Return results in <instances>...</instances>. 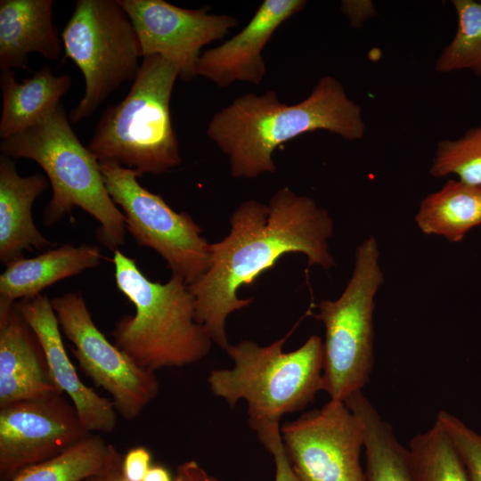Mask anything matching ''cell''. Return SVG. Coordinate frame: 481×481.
<instances>
[{
  "mask_svg": "<svg viewBox=\"0 0 481 481\" xmlns=\"http://www.w3.org/2000/svg\"><path fill=\"white\" fill-rule=\"evenodd\" d=\"M230 224L229 233L211 243L208 270L189 285L197 322L224 350L230 345L228 316L253 301L238 296L242 286L253 284L289 253L306 255L308 266L330 270L335 265L328 243L333 233L329 212L288 187L279 189L267 204L242 202L232 212Z\"/></svg>",
  "mask_w": 481,
  "mask_h": 481,
  "instance_id": "6da1fadb",
  "label": "cell"
},
{
  "mask_svg": "<svg viewBox=\"0 0 481 481\" xmlns=\"http://www.w3.org/2000/svg\"><path fill=\"white\" fill-rule=\"evenodd\" d=\"M325 130L345 140L363 139L362 109L334 77L320 78L300 102L287 105L267 90L237 97L211 118L207 135L228 157L234 178L274 173V150L303 134Z\"/></svg>",
  "mask_w": 481,
  "mask_h": 481,
  "instance_id": "7a4b0ae2",
  "label": "cell"
},
{
  "mask_svg": "<svg viewBox=\"0 0 481 481\" xmlns=\"http://www.w3.org/2000/svg\"><path fill=\"white\" fill-rule=\"evenodd\" d=\"M112 262L118 289L135 307L134 315H124L116 323L113 344L154 371L203 359L213 342L196 320L189 285L175 275L164 283L151 281L135 260L119 249L114 251Z\"/></svg>",
  "mask_w": 481,
  "mask_h": 481,
  "instance_id": "3957f363",
  "label": "cell"
},
{
  "mask_svg": "<svg viewBox=\"0 0 481 481\" xmlns=\"http://www.w3.org/2000/svg\"><path fill=\"white\" fill-rule=\"evenodd\" d=\"M0 151L12 159H32L45 171L53 191L45 225L77 207L99 222L102 245L115 251L124 243V215L107 191L100 161L74 133L61 103L29 128L2 140Z\"/></svg>",
  "mask_w": 481,
  "mask_h": 481,
  "instance_id": "277c9868",
  "label": "cell"
},
{
  "mask_svg": "<svg viewBox=\"0 0 481 481\" xmlns=\"http://www.w3.org/2000/svg\"><path fill=\"white\" fill-rule=\"evenodd\" d=\"M179 68L160 55L143 57L128 94L101 116L87 145L99 161L162 175L182 162L170 99Z\"/></svg>",
  "mask_w": 481,
  "mask_h": 481,
  "instance_id": "5b68a950",
  "label": "cell"
},
{
  "mask_svg": "<svg viewBox=\"0 0 481 481\" xmlns=\"http://www.w3.org/2000/svg\"><path fill=\"white\" fill-rule=\"evenodd\" d=\"M290 333L268 346L250 340L229 345L231 369L214 370L208 383L214 395L233 407L248 404L250 427L280 422L281 416L303 410L323 390V342L310 336L298 349L284 352Z\"/></svg>",
  "mask_w": 481,
  "mask_h": 481,
  "instance_id": "8992f818",
  "label": "cell"
},
{
  "mask_svg": "<svg viewBox=\"0 0 481 481\" xmlns=\"http://www.w3.org/2000/svg\"><path fill=\"white\" fill-rule=\"evenodd\" d=\"M373 236L355 251L352 275L339 298L323 299L315 318L325 329L323 390L330 400L345 401L368 383L373 368L375 295L384 281Z\"/></svg>",
  "mask_w": 481,
  "mask_h": 481,
  "instance_id": "52a82bcc",
  "label": "cell"
},
{
  "mask_svg": "<svg viewBox=\"0 0 481 481\" xmlns=\"http://www.w3.org/2000/svg\"><path fill=\"white\" fill-rule=\"evenodd\" d=\"M61 37L64 57L77 65L85 78L84 96L69 115V122L77 124L124 82L135 80L142 50L118 0H77Z\"/></svg>",
  "mask_w": 481,
  "mask_h": 481,
  "instance_id": "ba28073f",
  "label": "cell"
},
{
  "mask_svg": "<svg viewBox=\"0 0 481 481\" xmlns=\"http://www.w3.org/2000/svg\"><path fill=\"white\" fill-rule=\"evenodd\" d=\"M107 191L125 217L126 229L141 247L156 251L172 275L188 285L208 268L211 243L186 212H176L160 195L142 186L135 170L111 161H100Z\"/></svg>",
  "mask_w": 481,
  "mask_h": 481,
  "instance_id": "9c48e42d",
  "label": "cell"
},
{
  "mask_svg": "<svg viewBox=\"0 0 481 481\" xmlns=\"http://www.w3.org/2000/svg\"><path fill=\"white\" fill-rule=\"evenodd\" d=\"M51 302L81 369L110 395L120 416L128 420L137 418L158 395L155 371L137 364L106 338L94 322L81 293L69 292Z\"/></svg>",
  "mask_w": 481,
  "mask_h": 481,
  "instance_id": "30bf717a",
  "label": "cell"
},
{
  "mask_svg": "<svg viewBox=\"0 0 481 481\" xmlns=\"http://www.w3.org/2000/svg\"><path fill=\"white\" fill-rule=\"evenodd\" d=\"M280 429L299 481H366L360 462L363 427L344 401L330 399Z\"/></svg>",
  "mask_w": 481,
  "mask_h": 481,
  "instance_id": "8fae6325",
  "label": "cell"
},
{
  "mask_svg": "<svg viewBox=\"0 0 481 481\" xmlns=\"http://www.w3.org/2000/svg\"><path fill=\"white\" fill-rule=\"evenodd\" d=\"M90 433L63 394L0 407L2 481L58 455Z\"/></svg>",
  "mask_w": 481,
  "mask_h": 481,
  "instance_id": "7c38bea8",
  "label": "cell"
},
{
  "mask_svg": "<svg viewBox=\"0 0 481 481\" xmlns=\"http://www.w3.org/2000/svg\"><path fill=\"white\" fill-rule=\"evenodd\" d=\"M139 39L143 58L160 55L179 68V77H197L201 48L223 38L236 27V18L212 14L208 8L185 9L163 0H118Z\"/></svg>",
  "mask_w": 481,
  "mask_h": 481,
  "instance_id": "4fadbf2b",
  "label": "cell"
},
{
  "mask_svg": "<svg viewBox=\"0 0 481 481\" xmlns=\"http://www.w3.org/2000/svg\"><path fill=\"white\" fill-rule=\"evenodd\" d=\"M306 5L305 0H265L238 34L200 54L196 75L222 88L236 81L259 85L266 69L263 49L277 29Z\"/></svg>",
  "mask_w": 481,
  "mask_h": 481,
  "instance_id": "5bb4252c",
  "label": "cell"
},
{
  "mask_svg": "<svg viewBox=\"0 0 481 481\" xmlns=\"http://www.w3.org/2000/svg\"><path fill=\"white\" fill-rule=\"evenodd\" d=\"M21 315L37 337L51 378L65 393L89 432H111L118 422L112 401L85 385L69 360L61 335V327L51 299L43 294L16 302Z\"/></svg>",
  "mask_w": 481,
  "mask_h": 481,
  "instance_id": "9a60e30c",
  "label": "cell"
},
{
  "mask_svg": "<svg viewBox=\"0 0 481 481\" xmlns=\"http://www.w3.org/2000/svg\"><path fill=\"white\" fill-rule=\"evenodd\" d=\"M59 393L41 344L16 302L0 300V407Z\"/></svg>",
  "mask_w": 481,
  "mask_h": 481,
  "instance_id": "2e32d148",
  "label": "cell"
},
{
  "mask_svg": "<svg viewBox=\"0 0 481 481\" xmlns=\"http://www.w3.org/2000/svg\"><path fill=\"white\" fill-rule=\"evenodd\" d=\"M39 173L20 175L14 159L0 156V261L8 265L23 258L25 251H46L54 247L36 226L32 207L48 187Z\"/></svg>",
  "mask_w": 481,
  "mask_h": 481,
  "instance_id": "e0dca14e",
  "label": "cell"
},
{
  "mask_svg": "<svg viewBox=\"0 0 481 481\" xmlns=\"http://www.w3.org/2000/svg\"><path fill=\"white\" fill-rule=\"evenodd\" d=\"M53 0L0 1V69H28L30 53L48 61L61 54Z\"/></svg>",
  "mask_w": 481,
  "mask_h": 481,
  "instance_id": "ac0fdd59",
  "label": "cell"
},
{
  "mask_svg": "<svg viewBox=\"0 0 481 481\" xmlns=\"http://www.w3.org/2000/svg\"><path fill=\"white\" fill-rule=\"evenodd\" d=\"M102 257L97 245L65 244L32 258L15 260L0 275V300L33 298L62 279L97 267Z\"/></svg>",
  "mask_w": 481,
  "mask_h": 481,
  "instance_id": "d6986e66",
  "label": "cell"
},
{
  "mask_svg": "<svg viewBox=\"0 0 481 481\" xmlns=\"http://www.w3.org/2000/svg\"><path fill=\"white\" fill-rule=\"evenodd\" d=\"M71 86L67 74L55 75L46 65L31 77L17 81L13 69L1 70L3 108L0 137L4 140L42 119L61 102Z\"/></svg>",
  "mask_w": 481,
  "mask_h": 481,
  "instance_id": "ffe728a7",
  "label": "cell"
},
{
  "mask_svg": "<svg viewBox=\"0 0 481 481\" xmlns=\"http://www.w3.org/2000/svg\"><path fill=\"white\" fill-rule=\"evenodd\" d=\"M415 221L425 234L461 240L481 224V186L448 180L437 192L422 200Z\"/></svg>",
  "mask_w": 481,
  "mask_h": 481,
  "instance_id": "44dd1931",
  "label": "cell"
},
{
  "mask_svg": "<svg viewBox=\"0 0 481 481\" xmlns=\"http://www.w3.org/2000/svg\"><path fill=\"white\" fill-rule=\"evenodd\" d=\"M344 402L363 427L366 481H412L408 449L363 391L351 394Z\"/></svg>",
  "mask_w": 481,
  "mask_h": 481,
  "instance_id": "7402d4cb",
  "label": "cell"
},
{
  "mask_svg": "<svg viewBox=\"0 0 481 481\" xmlns=\"http://www.w3.org/2000/svg\"><path fill=\"white\" fill-rule=\"evenodd\" d=\"M122 469L115 447L99 435H89L62 452L31 465L10 481H83Z\"/></svg>",
  "mask_w": 481,
  "mask_h": 481,
  "instance_id": "603a6c76",
  "label": "cell"
},
{
  "mask_svg": "<svg viewBox=\"0 0 481 481\" xmlns=\"http://www.w3.org/2000/svg\"><path fill=\"white\" fill-rule=\"evenodd\" d=\"M407 449L412 481H469L455 447L437 423L414 436Z\"/></svg>",
  "mask_w": 481,
  "mask_h": 481,
  "instance_id": "cb8c5ba5",
  "label": "cell"
},
{
  "mask_svg": "<svg viewBox=\"0 0 481 481\" xmlns=\"http://www.w3.org/2000/svg\"><path fill=\"white\" fill-rule=\"evenodd\" d=\"M457 29L436 62V70L450 73L470 70L481 76V2L453 0Z\"/></svg>",
  "mask_w": 481,
  "mask_h": 481,
  "instance_id": "d4e9b609",
  "label": "cell"
},
{
  "mask_svg": "<svg viewBox=\"0 0 481 481\" xmlns=\"http://www.w3.org/2000/svg\"><path fill=\"white\" fill-rule=\"evenodd\" d=\"M429 173L434 177L456 175L460 181L481 186V125L454 140H442Z\"/></svg>",
  "mask_w": 481,
  "mask_h": 481,
  "instance_id": "484cf974",
  "label": "cell"
},
{
  "mask_svg": "<svg viewBox=\"0 0 481 481\" xmlns=\"http://www.w3.org/2000/svg\"><path fill=\"white\" fill-rule=\"evenodd\" d=\"M437 423L449 436L469 481H481V435L450 412L441 411Z\"/></svg>",
  "mask_w": 481,
  "mask_h": 481,
  "instance_id": "4316f807",
  "label": "cell"
},
{
  "mask_svg": "<svg viewBox=\"0 0 481 481\" xmlns=\"http://www.w3.org/2000/svg\"><path fill=\"white\" fill-rule=\"evenodd\" d=\"M251 428L257 431L260 442L273 457L274 481H299L286 453L279 422H261Z\"/></svg>",
  "mask_w": 481,
  "mask_h": 481,
  "instance_id": "83f0119b",
  "label": "cell"
},
{
  "mask_svg": "<svg viewBox=\"0 0 481 481\" xmlns=\"http://www.w3.org/2000/svg\"><path fill=\"white\" fill-rule=\"evenodd\" d=\"M151 454L144 447L131 449L122 462V475L127 481H143L150 469Z\"/></svg>",
  "mask_w": 481,
  "mask_h": 481,
  "instance_id": "f1b7e54d",
  "label": "cell"
},
{
  "mask_svg": "<svg viewBox=\"0 0 481 481\" xmlns=\"http://www.w3.org/2000/svg\"><path fill=\"white\" fill-rule=\"evenodd\" d=\"M93 481H127L122 475V469L101 477H95ZM174 481H221L209 475L198 462L189 461L182 463L176 469Z\"/></svg>",
  "mask_w": 481,
  "mask_h": 481,
  "instance_id": "f546056e",
  "label": "cell"
},
{
  "mask_svg": "<svg viewBox=\"0 0 481 481\" xmlns=\"http://www.w3.org/2000/svg\"><path fill=\"white\" fill-rule=\"evenodd\" d=\"M342 12L347 16L350 24L354 27L361 26L365 20L376 14L371 1H343Z\"/></svg>",
  "mask_w": 481,
  "mask_h": 481,
  "instance_id": "4dcf8cb0",
  "label": "cell"
},
{
  "mask_svg": "<svg viewBox=\"0 0 481 481\" xmlns=\"http://www.w3.org/2000/svg\"><path fill=\"white\" fill-rule=\"evenodd\" d=\"M143 481H171L169 473L162 467H151Z\"/></svg>",
  "mask_w": 481,
  "mask_h": 481,
  "instance_id": "1f68e13d",
  "label": "cell"
}]
</instances>
